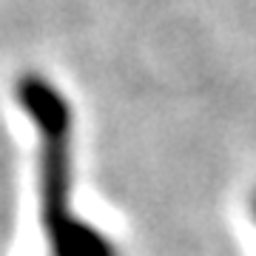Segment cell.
Returning <instances> with one entry per match:
<instances>
[{"instance_id":"6da1fadb","label":"cell","mask_w":256,"mask_h":256,"mask_svg":"<svg viewBox=\"0 0 256 256\" xmlns=\"http://www.w3.org/2000/svg\"><path fill=\"white\" fill-rule=\"evenodd\" d=\"M18 100L40 131V200L54 256H117L114 245L72 214V111L46 77L23 74Z\"/></svg>"},{"instance_id":"7a4b0ae2","label":"cell","mask_w":256,"mask_h":256,"mask_svg":"<svg viewBox=\"0 0 256 256\" xmlns=\"http://www.w3.org/2000/svg\"><path fill=\"white\" fill-rule=\"evenodd\" d=\"M254 216H256V196H254Z\"/></svg>"}]
</instances>
